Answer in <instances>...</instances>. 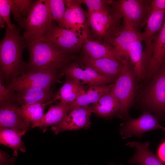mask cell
<instances>
[{"mask_svg": "<svg viewBox=\"0 0 165 165\" xmlns=\"http://www.w3.org/2000/svg\"><path fill=\"white\" fill-rule=\"evenodd\" d=\"M151 1L140 0H119L116 2V8L123 22L140 29L146 22L150 13Z\"/></svg>", "mask_w": 165, "mask_h": 165, "instance_id": "cell-8", "label": "cell"}, {"mask_svg": "<svg viewBox=\"0 0 165 165\" xmlns=\"http://www.w3.org/2000/svg\"><path fill=\"white\" fill-rule=\"evenodd\" d=\"M27 48L29 58L25 72L59 70L75 58L48 42H37L28 45Z\"/></svg>", "mask_w": 165, "mask_h": 165, "instance_id": "cell-2", "label": "cell"}, {"mask_svg": "<svg viewBox=\"0 0 165 165\" xmlns=\"http://www.w3.org/2000/svg\"><path fill=\"white\" fill-rule=\"evenodd\" d=\"M82 49L83 56L87 57L93 59L109 58L123 61L118 57L111 45L105 40L87 39L83 44Z\"/></svg>", "mask_w": 165, "mask_h": 165, "instance_id": "cell-21", "label": "cell"}, {"mask_svg": "<svg viewBox=\"0 0 165 165\" xmlns=\"http://www.w3.org/2000/svg\"><path fill=\"white\" fill-rule=\"evenodd\" d=\"M11 11V0H0V16L5 20L6 26L11 29H13L16 26L11 22L10 18Z\"/></svg>", "mask_w": 165, "mask_h": 165, "instance_id": "cell-32", "label": "cell"}, {"mask_svg": "<svg viewBox=\"0 0 165 165\" xmlns=\"http://www.w3.org/2000/svg\"><path fill=\"white\" fill-rule=\"evenodd\" d=\"M6 22L4 19L0 16V26L1 28H4L5 26Z\"/></svg>", "mask_w": 165, "mask_h": 165, "instance_id": "cell-37", "label": "cell"}, {"mask_svg": "<svg viewBox=\"0 0 165 165\" xmlns=\"http://www.w3.org/2000/svg\"><path fill=\"white\" fill-rule=\"evenodd\" d=\"M108 165H123L121 163L116 164L113 162H111L108 164Z\"/></svg>", "mask_w": 165, "mask_h": 165, "instance_id": "cell-38", "label": "cell"}, {"mask_svg": "<svg viewBox=\"0 0 165 165\" xmlns=\"http://www.w3.org/2000/svg\"><path fill=\"white\" fill-rule=\"evenodd\" d=\"M159 120L151 112L144 111L138 117L130 118L122 123L119 132L123 139L134 135L140 138L145 133L149 131L158 129L163 130L165 127L160 125Z\"/></svg>", "mask_w": 165, "mask_h": 165, "instance_id": "cell-12", "label": "cell"}, {"mask_svg": "<svg viewBox=\"0 0 165 165\" xmlns=\"http://www.w3.org/2000/svg\"><path fill=\"white\" fill-rule=\"evenodd\" d=\"M58 70L25 72L11 79L7 87L13 92L30 88H50L59 77Z\"/></svg>", "mask_w": 165, "mask_h": 165, "instance_id": "cell-7", "label": "cell"}, {"mask_svg": "<svg viewBox=\"0 0 165 165\" xmlns=\"http://www.w3.org/2000/svg\"><path fill=\"white\" fill-rule=\"evenodd\" d=\"M88 24L91 40L107 41L114 35L122 28L121 15L115 6L108 12H87Z\"/></svg>", "mask_w": 165, "mask_h": 165, "instance_id": "cell-6", "label": "cell"}, {"mask_svg": "<svg viewBox=\"0 0 165 165\" xmlns=\"http://www.w3.org/2000/svg\"><path fill=\"white\" fill-rule=\"evenodd\" d=\"M53 21L49 0L34 1L28 16L18 24L24 30L22 36L27 45L40 41L48 33Z\"/></svg>", "mask_w": 165, "mask_h": 165, "instance_id": "cell-3", "label": "cell"}, {"mask_svg": "<svg viewBox=\"0 0 165 165\" xmlns=\"http://www.w3.org/2000/svg\"><path fill=\"white\" fill-rule=\"evenodd\" d=\"M84 87L66 78V80L50 104L57 101L70 105L85 90Z\"/></svg>", "mask_w": 165, "mask_h": 165, "instance_id": "cell-25", "label": "cell"}, {"mask_svg": "<svg viewBox=\"0 0 165 165\" xmlns=\"http://www.w3.org/2000/svg\"><path fill=\"white\" fill-rule=\"evenodd\" d=\"M92 112L91 107L89 105L75 108L62 121L52 126L51 129L55 134L66 130L87 129L91 125L90 118Z\"/></svg>", "mask_w": 165, "mask_h": 165, "instance_id": "cell-14", "label": "cell"}, {"mask_svg": "<svg viewBox=\"0 0 165 165\" xmlns=\"http://www.w3.org/2000/svg\"><path fill=\"white\" fill-rule=\"evenodd\" d=\"M50 88H30L16 92V101L19 106L50 102L54 98Z\"/></svg>", "mask_w": 165, "mask_h": 165, "instance_id": "cell-19", "label": "cell"}, {"mask_svg": "<svg viewBox=\"0 0 165 165\" xmlns=\"http://www.w3.org/2000/svg\"><path fill=\"white\" fill-rule=\"evenodd\" d=\"M113 83L107 85L90 87L81 94L77 99L70 105L69 113L76 108L93 104L112 89Z\"/></svg>", "mask_w": 165, "mask_h": 165, "instance_id": "cell-24", "label": "cell"}, {"mask_svg": "<svg viewBox=\"0 0 165 165\" xmlns=\"http://www.w3.org/2000/svg\"><path fill=\"white\" fill-rule=\"evenodd\" d=\"M82 3L86 5L88 13L108 12L114 8L115 2L105 0H80Z\"/></svg>", "mask_w": 165, "mask_h": 165, "instance_id": "cell-30", "label": "cell"}, {"mask_svg": "<svg viewBox=\"0 0 165 165\" xmlns=\"http://www.w3.org/2000/svg\"><path fill=\"white\" fill-rule=\"evenodd\" d=\"M21 28L13 29L7 26L5 34L0 42V73L3 79L10 81L26 72L27 63L23 54L27 44L20 34Z\"/></svg>", "mask_w": 165, "mask_h": 165, "instance_id": "cell-1", "label": "cell"}, {"mask_svg": "<svg viewBox=\"0 0 165 165\" xmlns=\"http://www.w3.org/2000/svg\"><path fill=\"white\" fill-rule=\"evenodd\" d=\"M155 10H165V0L151 1L150 12Z\"/></svg>", "mask_w": 165, "mask_h": 165, "instance_id": "cell-36", "label": "cell"}, {"mask_svg": "<svg viewBox=\"0 0 165 165\" xmlns=\"http://www.w3.org/2000/svg\"><path fill=\"white\" fill-rule=\"evenodd\" d=\"M66 9L63 28L70 30L85 40L90 39L87 12L81 6L80 0H65Z\"/></svg>", "mask_w": 165, "mask_h": 165, "instance_id": "cell-10", "label": "cell"}, {"mask_svg": "<svg viewBox=\"0 0 165 165\" xmlns=\"http://www.w3.org/2000/svg\"><path fill=\"white\" fill-rule=\"evenodd\" d=\"M142 40V33L130 24L123 22L121 29L107 41L112 46L119 58L124 62L129 59V52L133 44Z\"/></svg>", "mask_w": 165, "mask_h": 165, "instance_id": "cell-13", "label": "cell"}, {"mask_svg": "<svg viewBox=\"0 0 165 165\" xmlns=\"http://www.w3.org/2000/svg\"><path fill=\"white\" fill-rule=\"evenodd\" d=\"M55 22L53 21L48 33L39 42H50L64 52L71 54L82 49L86 40L70 30L59 28Z\"/></svg>", "mask_w": 165, "mask_h": 165, "instance_id": "cell-11", "label": "cell"}, {"mask_svg": "<svg viewBox=\"0 0 165 165\" xmlns=\"http://www.w3.org/2000/svg\"><path fill=\"white\" fill-rule=\"evenodd\" d=\"M16 158H11L9 154L0 150V165H16Z\"/></svg>", "mask_w": 165, "mask_h": 165, "instance_id": "cell-34", "label": "cell"}, {"mask_svg": "<svg viewBox=\"0 0 165 165\" xmlns=\"http://www.w3.org/2000/svg\"><path fill=\"white\" fill-rule=\"evenodd\" d=\"M52 18L57 26L63 28V24L66 9L65 0H49Z\"/></svg>", "mask_w": 165, "mask_h": 165, "instance_id": "cell-31", "label": "cell"}, {"mask_svg": "<svg viewBox=\"0 0 165 165\" xmlns=\"http://www.w3.org/2000/svg\"><path fill=\"white\" fill-rule=\"evenodd\" d=\"M164 130L165 132V127L164 129V130ZM163 139L165 140V135Z\"/></svg>", "mask_w": 165, "mask_h": 165, "instance_id": "cell-39", "label": "cell"}, {"mask_svg": "<svg viewBox=\"0 0 165 165\" xmlns=\"http://www.w3.org/2000/svg\"><path fill=\"white\" fill-rule=\"evenodd\" d=\"M0 105V127L11 129L22 136L24 135L31 125L18 111L19 105L15 102Z\"/></svg>", "mask_w": 165, "mask_h": 165, "instance_id": "cell-16", "label": "cell"}, {"mask_svg": "<svg viewBox=\"0 0 165 165\" xmlns=\"http://www.w3.org/2000/svg\"><path fill=\"white\" fill-rule=\"evenodd\" d=\"M165 20V10H155L151 11L146 22L145 30L142 33V41L145 44L144 51V61L147 66L151 57L153 39L162 28Z\"/></svg>", "mask_w": 165, "mask_h": 165, "instance_id": "cell-17", "label": "cell"}, {"mask_svg": "<svg viewBox=\"0 0 165 165\" xmlns=\"http://www.w3.org/2000/svg\"><path fill=\"white\" fill-rule=\"evenodd\" d=\"M143 86L139 98L140 108L153 113L159 120L165 121V63Z\"/></svg>", "mask_w": 165, "mask_h": 165, "instance_id": "cell-5", "label": "cell"}, {"mask_svg": "<svg viewBox=\"0 0 165 165\" xmlns=\"http://www.w3.org/2000/svg\"><path fill=\"white\" fill-rule=\"evenodd\" d=\"M45 103L19 106L18 110L24 118L31 125L39 121L43 116L44 109L49 105Z\"/></svg>", "mask_w": 165, "mask_h": 165, "instance_id": "cell-28", "label": "cell"}, {"mask_svg": "<svg viewBox=\"0 0 165 165\" xmlns=\"http://www.w3.org/2000/svg\"><path fill=\"white\" fill-rule=\"evenodd\" d=\"M139 82L130 59L126 60L122 72L111 89L120 105L116 114L117 118L124 121L130 118L129 111L138 93Z\"/></svg>", "mask_w": 165, "mask_h": 165, "instance_id": "cell-4", "label": "cell"}, {"mask_svg": "<svg viewBox=\"0 0 165 165\" xmlns=\"http://www.w3.org/2000/svg\"><path fill=\"white\" fill-rule=\"evenodd\" d=\"M62 73L76 83L90 87L112 83L113 79L101 75L82 63H70L61 68Z\"/></svg>", "mask_w": 165, "mask_h": 165, "instance_id": "cell-9", "label": "cell"}, {"mask_svg": "<svg viewBox=\"0 0 165 165\" xmlns=\"http://www.w3.org/2000/svg\"><path fill=\"white\" fill-rule=\"evenodd\" d=\"M10 102H15V93L6 87L3 82V79L0 77V105Z\"/></svg>", "mask_w": 165, "mask_h": 165, "instance_id": "cell-33", "label": "cell"}, {"mask_svg": "<svg viewBox=\"0 0 165 165\" xmlns=\"http://www.w3.org/2000/svg\"><path fill=\"white\" fill-rule=\"evenodd\" d=\"M70 105L59 101L50 107L42 119L31 125V127H39L43 132L51 125H54L62 121L69 113Z\"/></svg>", "mask_w": 165, "mask_h": 165, "instance_id": "cell-22", "label": "cell"}, {"mask_svg": "<svg viewBox=\"0 0 165 165\" xmlns=\"http://www.w3.org/2000/svg\"><path fill=\"white\" fill-rule=\"evenodd\" d=\"M33 2L31 0H11V11L14 20L18 24L28 16Z\"/></svg>", "mask_w": 165, "mask_h": 165, "instance_id": "cell-29", "label": "cell"}, {"mask_svg": "<svg viewBox=\"0 0 165 165\" xmlns=\"http://www.w3.org/2000/svg\"><path fill=\"white\" fill-rule=\"evenodd\" d=\"M126 145L134 147L135 152L128 161L131 164L138 165H165L156 155L149 149L150 143L148 141L141 143L135 141H128Z\"/></svg>", "mask_w": 165, "mask_h": 165, "instance_id": "cell-20", "label": "cell"}, {"mask_svg": "<svg viewBox=\"0 0 165 165\" xmlns=\"http://www.w3.org/2000/svg\"><path fill=\"white\" fill-rule=\"evenodd\" d=\"M165 63V20L161 29L153 39L152 56L142 84L148 83Z\"/></svg>", "mask_w": 165, "mask_h": 165, "instance_id": "cell-15", "label": "cell"}, {"mask_svg": "<svg viewBox=\"0 0 165 165\" xmlns=\"http://www.w3.org/2000/svg\"><path fill=\"white\" fill-rule=\"evenodd\" d=\"M81 61L100 74L115 81L120 74L124 65V63L120 60L109 58L93 59L83 56Z\"/></svg>", "mask_w": 165, "mask_h": 165, "instance_id": "cell-18", "label": "cell"}, {"mask_svg": "<svg viewBox=\"0 0 165 165\" xmlns=\"http://www.w3.org/2000/svg\"><path fill=\"white\" fill-rule=\"evenodd\" d=\"M156 155L160 160L165 164V140L159 144L156 150Z\"/></svg>", "mask_w": 165, "mask_h": 165, "instance_id": "cell-35", "label": "cell"}, {"mask_svg": "<svg viewBox=\"0 0 165 165\" xmlns=\"http://www.w3.org/2000/svg\"><path fill=\"white\" fill-rule=\"evenodd\" d=\"M22 136L14 130L0 127V144L12 149L15 156H17L19 151L26 152V147L22 140Z\"/></svg>", "mask_w": 165, "mask_h": 165, "instance_id": "cell-27", "label": "cell"}, {"mask_svg": "<svg viewBox=\"0 0 165 165\" xmlns=\"http://www.w3.org/2000/svg\"><path fill=\"white\" fill-rule=\"evenodd\" d=\"M92 112L103 118L110 119L116 114L120 105L111 90L91 106Z\"/></svg>", "mask_w": 165, "mask_h": 165, "instance_id": "cell-23", "label": "cell"}, {"mask_svg": "<svg viewBox=\"0 0 165 165\" xmlns=\"http://www.w3.org/2000/svg\"><path fill=\"white\" fill-rule=\"evenodd\" d=\"M141 39L136 42L132 46L129 52L130 61L132 64L139 82L142 83L146 73L145 65L144 51Z\"/></svg>", "mask_w": 165, "mask_h": 165, "instance_id": "cell-26", "label": "cell"}]
</instances>
